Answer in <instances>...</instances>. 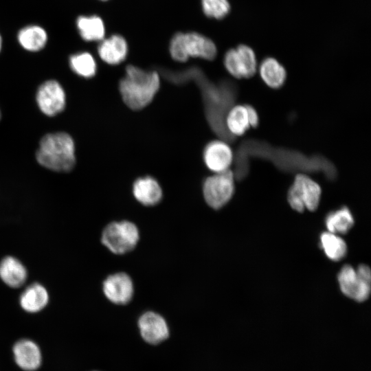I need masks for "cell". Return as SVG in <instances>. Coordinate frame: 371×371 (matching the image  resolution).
<instances>
[{
	"label": "cell",
	"instance_id": "cell-1",
	"mask_svg": "<svg viewBox=\"0 0 371 371\" xmlns=\"http://www.w3.org/2000/svg\"><path fill=\"white\" fill-rule=\"evenodd\" d=\"M159 85L157 72L128 65L125 76L120 82L119 89L124 103L132 109L139 110L153 100Z\"/></svg>",
	"mask_w": 371,
	"mask_h": 371
},
{
	"label": "cell",
	"instance_id": "cell-22",
	"mask_svg": "<svg viewBox=\"0 0 371 371\" xmlns=\"http://www.w3.org/2000/svg\"><path fill=\"white\" fill-rule=\"evenodd\" d=\"M46 32L37 25H30L22 29L18 34V40L21 46L27 50L36 52L46 44Z\"/></svg>",
	"mask_w": 371,
	"mask_h": 371
},
{
	"label": "cell",
	"instance_id": "cell-24",
	"mask_svg": "<svg viewBox=\"0 0 371 371\" xmlns=\"http://www.w3.org/2000/svg\"><path fill=\"white\" fill-rule=\"evenodd\" d=\"M69 65L76 74L85 78L93 77L96 73V63L88 52L72 55L69 58Z\"/></svg>",
	"mask_w": 371,
	"mask_h": 371
},
{
	"label": "cell",
	"instance_id": "cell-16",
	"mask_svg": "<svg viewBox=\"0 0 371 371\" xmlns=\"http://www.w3.org/2000/svg\"><path fill=\"white\" fill-rule=\"evenodd\" d=\"M27 271L23 264L13 256H6L0 262V278L8 286L19 288L24 284Z\"/></svg>",
	"mask_w": 371,
	"mask_h": 371
},
{
	"label": "cell",
	"instance_id": "cell-7",
	"mask_svg": "<svg viewBox=\"0 0 371 371\" xmlns=\"http://www.w3.org/2000/svg\"><path fill=\"white\" fill-rule=\"evenodd\" d=\"M234 188V175L230 170L214 173L203 182L204 199L210 207L218 210L232 199Z\"/></svg>",
	"mask_w": 371,
	"mask_h": 371
},
{
	"label": "cell",
	"instance_id": "cell-6",
	"mask_svg": "<svg viewBox=\"0 0 371 371\" xmlns=\"http://www.w3.org/2000/svg\"><path fill=\"white\" fill-rule=\"evenodd\" d=\"M320 186L303 174L297 175L288 192L287 199L290 206L298 212L304 209L309 211L317 210L321 198Z\"/></svg>",
	"mask_w": 371,
	"mask_h": 371
},
{
	"label": "cell",
	"instance_id": "cell-4",
	"mask_svg": "<svg viewBox=\"0 0 371 371\" xmlns=\"http://www.w3.org/2000/svg\"><path fill=\"white\" fill-rule=\"evenodd\" d=\"M139 240V229L129 221L111 222L104 228L101 236L102 243L118 255L132 251Z\"/></svg>",
	"mask_w": 371,
	"mask_h": 371
},
{
	"label": "cell",
	"instance_id": "cell-17",
	"mask_svg": "<svg viewBox=\"0 0 371 371\" xmlns=\"http://www.w3.org/2000/svg\"><path fill=\"white\" fill-rule=\"evenodd\" d=\"M49 293L41 284L35 282L29 285L21 294L19 304L27 313H37L43 310L48 304Z\"/></svg>",
	"mask_w": 371,
	"mask_h": 371
},
{
	"label": "cell",
	"instance_id": "cell-5",
	"mask_svg": "<svg viewBox=\"0 0 371 371\" xmlns=\"http://www.w3.org/2000/svg\"><path fill=\"white\" fill-rule=\"evenodd\" d=\"M337 279L341 292L358 302L366 301L371 291V271L368 266L361 264L355 269L352 266H343Z\"/></svg>",
	"mask_w": 371,
	"mask_h": 371
},
{
	"label": "cell",
	"instance_id": "cell-21",
	"mask_svg": "<svg viewBox=\"0 0 371 371\" xmlns=\"http://www.w3.org/2000/svg\"><path fill=\"white\" fill-rule=\"evenodd\" d=\"M355 221L350 210L346 207L328 213L325 219L328 232L334 234H346L354 225Z\"/></svg>",
	"mask_w": 371,
	"mask_h": 371
},
{
	"label": "cell",
	"instance_id": "cell-27",
	"mask_svg": "<svg viewBox=\"0 0 371 371\" xmlns=\"http://www.w3.org/2000/svg\"><path fill=\"white\" fill-rule=\"evenodd\" d=\"M1 37L0 36V50H1Z\"/></svg>",
	"mask_w": 371,
	"mask_h": 371
},
{
	"label": "cell",
	"instance_id": "cell-18",
	"mask_svg": "<svg viewBox=\"0 0 371 371\" xmlns=\"http://www.w3.org/2000/svg\"><path fill=\"white\" fill-rule=\"evenodd\" d=\"M225 127L233 137L241 136L251 127L246 105H236L230 108L225 117Z\"/></svg>",
	"mask_w": 371,
	"mask_h": 371
},
{
	"label": "cell",
	"instance_id": "cell-28",
	"mask_svg": "<svg viewBox=\"0 0 371 371\" xmlns=\"http://www.w3.org/2000/svg\"><path fill=\"white\" fill-rule=\"evenodd\" d=\"M102 1H106V0H102Z\"/></svg>",
	"mask_w": 371,
	"mask_h": 371
},
{
	"label": "cell",
	"instance_id": "cell-14",
	"mask_svg": "<svg viewBox=\"0 0 371 371\" xmlns=\"http://www.w3.org/2000/svg\"><path fill=\"white\" fill-rule=\"evenodd\" d=\"M100 58L109 65H117L122 62L128 53L126 40L120 35L115 34L102 39L98 48Z\"/></svg>",
	"mask_w": 371,
	"mask_h": 371
},
{
	"label": "cell",
	"instance_id": "cell-29",
	"mask_svg": "<svg viewBox=\"0 0 371 371\" xmlns=\"http://www.w3.org/2000/svg\"><path fill=\"white\" fill-rule=\"evenodd\" d=\"M0 117H1V113H0Z\"/></svg>",
	"mask_w": 371,
	"mask_h": 371
},
{
	"label": "cell",
	"instance_id": "cell-8",
	"mask_svg": "<svg viewBox=\"0 0 371 371\" xmlns=\"http://www.w3.org/2000/svg\"><path fill=\"white\" fill-rule=\"evenodd\" d=\"M224 65L232 76L236 78H249L257 71L256 54L249 46L240 45L226 52Z\"/></svg>",
	"mask_w": 371,
	"mask_h": 371
},
{
	"label": "cell",
	"instance_id": "cell-2",
	"mask_svg": "<svg viewBox=\"0 0 371 371\" xmlns=\"http://www.w3.org/2000/svg\"><path fill=\"white\" fill-rule=\"evenodd\" d=\"M36 157L41 166L51 170L71 171L76 164L74 142L64 132L48 133L41 139Z\"/></svg>",
	"mask_w": 371,
	"mask_h": 371
},
{
	"label": "cell",
	"instance_id": "cell-11",
	"mask_svg": "<svg viewBox=\"0 0 371 371\" xmlns=\"http://www.w3.org/2000/svg\"><path fill=\"white\" fill-rule=\"evenodd\" d=\"M137 326L142 337L150 344H160L169 337V328L166 319L155 312L143 313L138 319Z\"/></svg>",
	"mask_w": 371,
	"mask_h": 371
},
{
	"label": "cell",
	"instance_id": "cell-13",
	"mask_svg": "<svg viewBox=\"0 0 371 371\" xmlns=\"http://www.w3.org/2000/svg\"><path fill=\"white\" fill-rule=\"evenodd\" d=\"M13 354L16 363L25 371L37 370L42 361L38 346L30 339L18 341L13 346Z\"/></svg>",
	"mask_w": 371,
	"mask_h": 371
},
{
	"label": "cell",
	"instance_id": "cell-15",
	"mask_svg": "<svg viewBox=\"0 0 371 371\" xmlns=\"http://www.w3.org/2000/svg\"><path fill=\"white\" fill-rule=\"evenodd\" d=\"M133 194L137 201L146 206L159 203L163 196L160 185L150 177L137 179L133 186Z\"/></svg>",
	"mask_w": 371,
	"mask_h": 371
},
{
	"label": "cell",
	"instance_id": "cell-19",
	"mask_svg": "<svg viewBox=\"0 0 371 371\" xmlns=\"http://www.w3.org/2000/svg\"><path fill=\"white\" fill-rule=\"evenodd\" d=\"M259 73L263 82L273 89L280 88L286 78L284 67L273 58H267L262 60L259 66Z\"/></svg>",
	"mask_w": 371,
	"mask_h": 371
},
{
	"label": "cell",
	"instance_id": "cell-20",
	"mask_svg": "<svg viewBox=\"0 0 371 371\" xmlns=\"http://www.w3.org/2000/svg\"><path fill=\"white\" fill-rule=\"evenodd\" d=\"M81 37L87 41H102L105 34L104 23L98 16H80L76 21Z\"/></svg>",
	"mask_w": 371,
	"mask_h": 371
},
{
	"label": "cell",
	"instance_id": "cell-3",
	"mask_svg": "<svg viewBox=\"0 0 371 371\" xmlns=\"http://www.w3.org/2000/svg\"><path fill=\"white\" fill-rule=\"evenodd\" d=\"M169 50L172 58L178 62H185L189 57L211 60L217 53L214 43L196 32L176 33L171 38Z\"/></svg>",
	"mask_w": 371,
	"mask_h": 371
},
{
	"label": "cell",
	"instance_id": "cell-26",
	"mask_svg": "<svg viewBox=\"0 0 371 371\" xmlns=\"http://www.w3.org/2000/svg\"><path fill=\"white\" fill-rule=\"evenodd\" d=\"M248 111L249 124L251 127L256 128L259 123V117L256 110L251 105H246Z\"/></svg>",
	"mask_w": 371,
	"mask_h": 371
},
{
	"label": "cell",
	"instance_id": "cell-23",
	"mask_svg": "<svg viewBox=\"0 0 371 371\" xmlns=\"http://www.w3.org/2000/svg\"><path fill=\"white\" fill-rule=\"evenodd\" d=\"M320 246L326 256L333 261H339L347 253V246L344 239L330 232L321 234Z\"/></svg>",
	"mask_w": 371,
	"mask_h": 371
},
{
	"label": "cell",
	"instance_id": "cell-25",
	"mask_svg": "<svg viewBox=\"0 0 371 371\" xmlns=\"http://www.w3.org/2000/svg\"><path fill=\"white\" fill-rule=\"evenodd\" d=\"M201 5L207 16L216 19L225 17L230 10L228 0H201Z\"/></svg>",
	"mask_w": 371,
	"mask_h": 371
},
{
	"label": "cell",
	"instance_id": "cell-10",
	"mask_svg": "<svg viewBox=\"0 0 371 371\" xmlns=\"http://www.w3.org/2000/svg\"><path fill=\"white\" fill-rule=\"evenodd\" d=\"M105 297L115 304H126L134 294L133 282L126 273L119 272L109 276L102 282Z\"/></svg>",
	"mask_w": 371,
	"mask_h": 371
},
{
	"label": "cell",
	"instance_id": "cell-9",
	"mask_svg": "<svg viewBox=\"0 0 371 371\" xmlns=\"http://www.w3.org/2000/svg\"><path fill=\"white\" fill-rule=\"evenodd\" d=\"M36 98L40 110L48 116L57 115L65 106V91L56 80H50L43 82L37 90Z\"/></svg>",
	"mask_w": 371,
	"mask_h": 371
},
{
	"label": "cell",
	"instance_id": "cell-12",
	"mask_svg": "<svg viewBox=\"0 0 371 371\" xmlns=\"http://www.w3.org/2000/svg\"><path fill=\"white\" fill-rule=\"evenodd\" d=\"M234 153L229 145L223 140L208 143L203 150V161L209 170L218 173L229 170Z\"/></svg>",
	"mask_w": 371,
	"mask_h": 371
}]
</instances>
